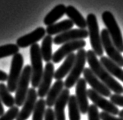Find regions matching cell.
Masks as SVG:
<instances>
[{
    "mask_svg": "<svg viewBox=\"0 0 123 120\" xmlns=\"http://www.w3.org/2000/svg\"><path fill=\"white\" fill-rule=\"evenodd\" d=\"M89 36V32L86 29H70L69 31L57 35L54 38V44H63L65 43L83 40Z\"/></svg>",
    "mask_w": 123,
    "mask_h": 120,
    "instance_id": "obj_12",
    "label": "cell"
},
{
    "mask_svg": "<svg viewBox=\"0 0 123 120\" xmlns=\"http://www.w3.org/2000/svg\"><path fill=\"white\" fill-rule=\"evenodd\" d=\"M0 99L2 103L8 108L15 106V100L11 95V93L7 87V85L3 83H0Z\"/></svg>",
    "mask_w": 123,
    "mask_h": 120,
    "instance_id": "obj_26",
    "label": "cell"
},
{
    "mask_svg": "<svg viewBox=\"0 0 123 120\" xmlns=\"http://www.w3.org/2000/svg\"><path fill=\"white\" fill-rule=\"evenodd\" d=\"M70 94L68 89H63L60 96L54 104V114L56 120H66L65 107L68 104Z\"/></svg>",
    "mask_w": 123,
    "mask_h": 120,
    "instance_id": "obj_17",
    "label": "cell"
},
{
    "mask_svg": "<svg viewBox=\"0 0 123 120\" xmlns=\"http://www.w3.org/2000/svg\"><path fill=\"white\" fill-rule=\"evenodd\" d=\"M44 120H56L54 111L51 108H47L44 115Z\"/></svg>",
    "mask_w": 123,
    "mask_h": 120,
    "instance_id": "obj_33",
    "label": "cell"
},
{
    "mask_svg": "<svg viewBox=\"0 0 123 120\" xmlns=\"http://www.w3.org/2000/svg\"><path fill=\"white\" fill-rule=\"evenodd\" d=\"M24 59L22 54L18 53L15 54L12 59L10 72L8 77L7 87L10 93L16 91L19 79L22 73Z\"/></svg>",
    "mask_w": 123,
    "mask_h": 120,
    "instance_id": "obj_7",
    "label": "cell"
},
{
    "mask_svg": "<svg viewBox=\"0 0 123 120\" xmlns=\"http://www.w3.org/2000/svg\"><path fill=\"white\" fill-rule=\"evenodd\" d=\"M8 75L6 73L0 70V81H1V82L6 81L8 80Z\"/></svg>",
    "mask_w": 123,
    "mask_h": 120,
    "instance_id": "obj_34",
    "label": "cell"
},
{
    "mask_svg": "<svg viewBox=\"0 0 123 120\" xmlns=\"http://www.w3.org/2000/svg\"><path fill=\"white\" fill-rule=\"evenodd\" d=\"M83 76L86 83L92 88L93 90H95L103 96L110 97L112 95V91L105 86L98 77L93 74L90 68H85L83 71Z\"/></svg>",
    "mask_w": 123,
    "mask_h": 120,
    "instance_id": "obj_11",
    "label": "cell"
},
{
    "mask_svg": "<svg viewBox=\"0 0 123 120\" xmlns=\"http://www.w3.org/2000/svg\"><path fill=\"white\" fill-rule=\"evenodd\" d=\"M37 96H38L37 92L35 88L32 87L28 89L26 100L22 106V109L20 110L18 116L16 118V120H27L30 117L36 106Z\"/></svg>",
    "mask_w": 123,
    "mask_h": 120,
    "instance_id": "obj_13",
    "label": "cell"
},
{
    "mask_svg": "<svg viewBox=\"0 0 123 120\" xmlns=\"http://www.w3.org/2000/svg\"><path fill=\"white\" fill-rule=\"evenodd\" d=\"M31 66L29 64H27L22 70L15 96V104L18 107L23 106L25 100H26V96L29 89L28 85L31 80Z\"/></svg>",
    "mask_w": 123,
    "mask_h": 120,
    "instance_id": "obj_6",
    "label": "cell"
},
{
    "mask_svg": "<svg viewBox=\"0 0 123 120\" xmlns=\"http://www.w3.org/2000/svg\"><path fill=\"white\" fill-rule=\"evenodd\" d=\"M54 43V38L50 35H46L42 41L41 47V52L42 58L47 62L49 63L52 61L53 54H52V44Z\"/></svg>",
    "mask_w": 123,
    "mask_h": 120,
    "instance_id": "obj_24",
    "label": "cell"
},
{
    "mask_svg": "<svg viewBox=\"0 0 123 120\" xmlns=\"http://www.w3.org/2000/svg\"><path fill=\"white\" fill-rule=\"evenodd\" d=\"M88 97L93 102V104L97 106V108H99L103 110V112L109 113L112 115H118L120 111L118 110V107L112 103L111 101L107 100L104 96L100 95L99 93L93 90L92 89H87Z\"/></svg>",
    "mask_w": 123,
    "mask_h": 120,
    "instance_id": "obj_9",
    "label": "cell"
},
{
    "mask_svg": "<svg viewBox=\"0 0 123 120\" xmlns=\"http://www.w3.org/2000/svg\"><path fill=\"white\" fill-rule=\"evenodd\" d=\"M19 51V47L15 44H8L0 46V59L12 56L18 54Z\"/></svg>",
    "mask_w": 123,
    "mask_h": 120,
    "instance_id": "obj_28",
    "label": "cell"
},
{
    "mask_svg": "<svg viewBox=\"0 0 123 120\" xmlns=\"http://www.w3.org/2000/svg\"><path fill=\"white\" fill-rule=\"evenodd\" d=\"M100 119L101 120H123V118L116 117L115 115H112L105 112L100 113Z\"/></svg>",
    "mask_w": 123,
    "mask_h": 120,
    "instance_id": "obj_32",
    "label": "cell"
},
{
    "mask_svg": "<svg viewBox=\"0 0 123 120\" xmlns=\"http://www.w3.org/2000/svg\"><path fill=\"white\" fill-rule=\"evenodd\" d=\"M118 115H119L120 118H123V109L120 111L119 113H118Z\"/></svg>",
    "mask_w": 123,
    "mask_h": 120,
    "instance_id": "obj_36",
    "label": "cell"
},
{
    "mask_svg": "<svg viewBox=\"0 0 123 120\" xmlns=\"http://www.w3.org/2000/svg\"><path fill=\"white\" fill-rule=\"evenodd\" d=\"M54 76V63L51 62L47 63L44 74L42 76L40 85L38 87V90H37V96L41 99H43L44 96H47L48 93L50 89V85L52 83V80Z\"/></svg>",
    "mask_w": 123,
    "mask_h": 120,
    "instance_id": "obj_14",
    "label": "cell"
},
{
    "mask_svg": "<svg viewBox=\"0 0 123 120\" xmlns=\"http://www.w3.org/2000/svg\"><path fill=\"white\" fill-rule=\"evenodd\" d=\"M76 97L82 114H87L89 110V100L86 89V81L84 78H80L76 84Z\"/></svg>",
    "mask_w": 123,
    "mask_h": 120,
    "instance_id": "obj_15",
    "label": "cell"
},
{
    "mask_svg": "<svg viewBox=\"0 0 123 120\" xmlns=\"http://www.w3.org/2000/svg\"><path fill=\"white\" fill-rule=\"evenodd\" d=\"M66 8L67 7L63 4H59L53 8V9L44 17V25L47 26H50V25L56 23L57 20H59L62 16H63V15L66 14Z\"/></svg>",
    "mask_w": 123,
    "mask_h": 120,
    "instance_id": "obj_23",
    "label": "cell"
},
{
    "mask_svg": "<svg viewBox=\"0 0 123 120\" xmlns=\"http://www.w3.org/2000/svg\"><path fill=\"white\" fill-rule=\"evenodd\" d=\"M63 87H64V82H63V80H56L52 85L46 99V106H48V108H51L54 106L55 102L63 91Z\"/></svg>",
    "mask_w": 123,
    "mask_h": 120,
    "instance_id": "obj_19",
    "label": "cell"
},
{
    "mask_svg": "<svg viewBox=\"0 0 123 120\" xmlns=\"http://www.w3.org/2000/svg\"><path fill=\"white\" fill-rule=\"evenodd\" d=\"M5 114V111H4V107L2 103V100L0 99V117Z\"/></svg>",
    "mask_w": 123,
    "mask_h": 120,
    "instance_id": "obj_35",
    "label": "cell"
},
{
    "mask_svg": "<svg viewBox=\"0 0 123 120\" xmlns=\"http://www.w3.org/2000/svg\"><path fill=\"white\" fill-rule=\"evenodd\" d=\"M86 51L83 48L78 50L76 54V60L71 71L64 82V87L66 89H70L77 84L80 80V76L83 74L85 70V64L86 62Z\"/></svg>",
    "mask_w": 123,
    "mask_h": 120,
    "instance_id": "obj_5",
    "label": "cell"
},
{
    "mask_svg": "<svg viewBox=\"0 0 123 120\" xmlns=\"http://www.w3.org/2000/svg\"><path fill=\"white\" fill-rule=\"evenodd\" d=\"M110 98V101L116 106L123 107V96L119 94H112Z\"/></svg>",
    "mask_w": 123,
    "mask_h": 120,
    "instance_id": "obj_31",
    "label": "cell"
},
{
    "mask_svg": "<svg viewBox=\"0 0 123 120\" xmlns=\"http://www.w3.org/2000/svg\"><path fill=\"white\" fill-rule=\"evenodd\" d=\"M66 15L69 19L73 21L77 27L81 29H86L87 27L86 19L81 15V13L73 6H68L66 8Z\"/></svg>",
    "mask_w": 123,
    "mask_h": 120,
    "instance_id": "obj_21",
    "label": "cell"
},
{
    "mask_svg": "<svg viewBox=\"0 0 123 120\" xmlns=\"http://www.w3.org/2000/svg\"><path fill=\"white\" fill-rule=\"evenodd\" d=\"M87 115L89 120H101L99 109L97 108V106L94 104L90 105V107H89Z\"/></svg>",
    "mask_w": 123,
    "mask_h": 120,
    "instance_id": "obj_30",
    "label": "cell"
},
{
    "mask_svg": "<svg viewBox=\"0 0 123 120\" xmlns=\"http://www.w3.org/2000/svg\"><path fill=\"white\" fill-rule=\"evenodd\" d=\"M46 29L43 27H39L29 34H27L24 36L20 37L16 41V44L21 48H27L28 46H31L37 44V41L44 38L46 35Z\"/></svg>",
    "mask_w": 123,
    "mask_h": 120,
    "instance_id": "obj_16",
    "label": "cell"
},
{
    "mask_svg": "<svg viewBox=\"0 0 123 120\" xmlns=\"http://www.w3.org/2000/svg\"><path fill=\"white\" fill-rule=\"evenodd\" d=\"M73 21L70 19H65L60 22L55 23L52 25L48 26L46 28V33L48 35H60L61 33L67 32L70 30L74 26Z\"/></svg>",
    "mask_w": 123,
    "mask_h": 120,
    "instance_id": "obj_22",
    "label": "cell"
},
{
    "mask_svg": "<svg viewBox=\"0 0 123 120\" xmlns=\"http://www.w3.org/2000/svg\"><path fill=\"white\" fill-rule=\"evenodd\" d=\"M30 57L31 63V83L33 88L39 87L42 76L44 74L43 58L41 52V48L37 44H35L30 48Z\"/></svg>",
    "mask_w": 123,
    "mask_h": 120,
    "instance_id": "obj_2",
    "label": "cell"
},
{
    "mask_svg": "<svg viewBox=\"0 0 123 120\" xmlns=\"http://www.w3.org/2000/svg\"><path fill=\"white\" fill-rule=\"evenodd\" d=\"M99 61L110 74L123 82V70L121 67L107 57H101Z\"/></svg>",
    "mask_w": 123,
    "mask_h": 120,
    "instance_id": "obj_20",
    "label": "cell"
},
{
    "mask_svg": "<svg viewBox=\"0 0 123 120\" xmlns=\"http://www.w3.org/2000/svg\"><path fill=\"white\" fill-rule=\"evenodd\" d=\"M75 60H76L75 54L72 53L70 55H68L65 58L64 61L61 65V67L54 72V78L56 80H62L63 78H64L67 74H70L72 68H73Z\"/></svg>",
    "mask_w": 123,
    "mask_h": 120,
    "instance_id": "obj_18",
    "label": "cell"
},
{
    "mask_svg": "<svg viewBox=\"0 0 123 120\" xmlns=\"http://www.w3.org/2000/svg\"><path fill=\"white\" fill-rule=\"evenodd\" d=\"M102 19L113 44L120 53L123 52V38L115 17L112 14V12L105 11L102 15Z\"/></svg>",
    "mask_w": 123,
    "mask_h": 120,
    "instance_id": "obj_3",
    "label": "cell"
},
{
    "mask_svg": "<svg viewBox=\"0 0 123 120\" xmlns=\"http://www.w3.org/2000/svg\"><path fill=\"white\" fill-rule=\"evenodd\" d=\"M101 39L103 50L107 54L109 58L111 59L113 62L117 63L119 67H123V57L121 53L118 51L115 44H113L107 29L104 28L102 30Z\"/></svg>",
    "mask_w": 123,
    "mask_h": 120,
    "instance_id": "obj_8",
    "label": "cell"
},
{
    "mask_svg": "<svg viewBox=\"0 0 123 120\" xmlns=\"http://www.w3.org/2000/svg\"><path fill=\"white\" fill-rule=\"evenodd\" d=\"M86 43L84 40H77L63 44L57 51L53 54L52 61L55 63L61 62L63 58L67 57L74 51L83 49L86 46Z\"/></svg>",
    "mask_w": 123,
    "mask_h": 120,
    "instance_id": "obj_10",
    "label": "cell"
},
{
    "mask_svg": "<svg viewBox=\"0 0 123 120\" xmlns=\"http://www.w3.org/2000/svg\"><path fill=\"white\" fill-rule=\"evenodd\" d=\"M86 22L92 51L95 52L96 56L103 57L104 50L103 48V44H102L101 34H99V25L96 15L92 13L88 14Z\"/></svg>",
    "mask_w": 123,
    "mask_h": 120,
    "instance_id": "obj_4",
    "label": "cell"
},
{
    "mask_svg": "<svg viewBox=\"0 0 123 120\" xmlns=\"http://www.w3.org/2000/svg\"><path fill=\"white\" fill-rule=\"evenodd\" d=\"M19 109L18 106H13L8 109L7 112L0 117V120H14L16 119L19 113Z\"/></svg>",
    "mask_w": 123,
    "mask_h": 120,
    "instance_id": "obj_29",
    "label": "cell"
},
{
    "mask_svg": "<svg viewBox=\"0 0 123 120\" xmlns=\"http://www.w3.org/2000/svg\"><path fill=\"white\" fill-rule=\"evenodd\" d=\"M46 112V100L40 99L37 101L36 106L32 113V120H44Z\"/></svg>",
    "mask_w": 123,
    "mask_h": 120,
    "instance_id": "obj_27",
    "label": "cell"
},
{
    "mask_svg": "<svg viewBox=\"0 0 123 120\" xmlns=\"http://www.w3.org/2000/svg\"><path fill=\"white\" fill-rule=\"evenodd\" d=\"M86 60L90 65V68L98 79L100 80L111 91L116 94L121 95L123 93V87L115 78H113V76L103 67L92 50L86 51Z\"/></svg>",
    "mask_w": 123,
    "mask_h": 120,
    "instance_id": "obj_1",
    "label": "cell"
},
{
    "mask_svg": "<svg viewBox=\"0 0 123 120\" xmlns=\"http://www.w3.org/2000/svg\"><path fill=\"white\" fill-rule=\"evenodd\" d=\"M68 114L70 120H80V107L75 95H70L68 101Z\"/></svg>",
    "mask_w": 123,
    "mask_h": 120,
    "instance_id": "obj_25",
    "label": "cell"
}]
</instances>
